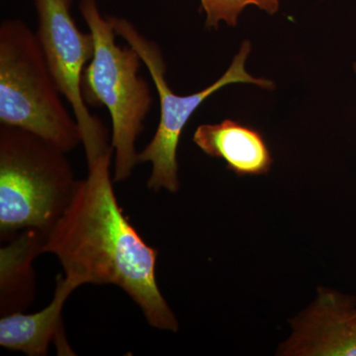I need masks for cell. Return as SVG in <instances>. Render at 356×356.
I'll return each instance as SVG.
<instances>
[{"instance_id": "cell-1", "label": "cell", "mask_w": 356, "mask_h": 356, "mask_svg": "<svg viewBox=\"0 0 356 356\" xmlns=\"http://www.w3.org/2000/svg\"><path fill=\"white\" fill-rule=\"evenodd\" d=\"M112 156L113 149L88 163V177L79 180L70 205L47 235L43 254L55 255L79 286L116 285L151 327L177 332V318L156 281L159 250L145 242L117 201Z\"/></svg>"}, {"instance_id": "cell-2", "label": "cell", "mask_w": 356, "mask_h": 356, "mask_svg": "<svg viewBox=\"0 0 356 356\" xmlns=\"http://www.w3.org/2000/svg\"><path fill=\"white\" fill-rule=\"evenodd\" d=\"M79 180L67 153L31 132L0 126V238L34 229L48 235Z\"/></svg>"}, {"instance_id": "cell-3", "label": "cell", "mask_w": 356, "mask_h": 356, "mask_svg": "<svg viewBox=\"0 0 356 356\" xmlns=\"http://www.w3.org/2000/svg\"><path fill=\"white\" fill-rule=\"evenodd\" d=\"M79 11L95 41V54L84 72L83 95L89 106H105L111 117L114 182H123L139 165L136 142L153 104L151 88L140 76L144 65L132 47H120L113 26L96 0H81Z\"/></svg>"}, {"instance_id": "cell-4", "label": "cell", "mask_w": 356, "mask_h": 356, "mask_svg": "<svg viewBox=\"0 0 356 356\" xmlns=\"http://www.w3.org/2000/svg\"><path fill=\"white\" fill-rule=\"evenodd\" d=\"M0 124L35 134L67 154L83 144L38 35L19 19L0 25Z\"/></svg>"}, {"instance_id": "cell-5", "label": "cell", "mask_w": 356, "mask_h": 356, "mask_svg": "<svg viewBox=\"0 0 356 356\" xmlns=\"http://www.w3.org/2000/svg\"><path fill=\"white\" fill-rule=\"evenodd\" d=\"M117 36L127 42L139 54L156 86L159 102L158 129L151 142L138 154L139 163H149L152 172L147 179V188L154 192L166 191L177 193L179 191L177 147L180 136L194 112L211 95L232 83H250L264 89H274L273 81L257 79L245 70V60L252 51L250 41L243 42L240 51L234 58L229 69L210 86L191 95H177L165 79L166 67L163 51L158 44L140 34L125 18L109 16Z\"/></svg>"}, {"instance_id": "cell-6", "label": "cell", "mask_w": 356, "mask_h": 356, "mask_svg": "<svg viewBox=\"0 0 356 356\" xmlns=\"http://www.w3.org/2000/svg\"><path fill=\"white\" fill-rule=\"evenodd\" d=\"M38 14V38L60 95L69 102L79 128L88 163L111 151V137L84 102L83 79L92 60L91 33L77 27L64 0H34Z\"/></svg>"}, {"instance_id": "cell-7", "label": "cell", "mask_w": 356, "mask_h": 356, "mask_svg": "<svg viewBox=\"0 0 356 356\" xmlns=\"http://www.w3.org/2000/svg\"><path fill=\"white\" fill-rule=\"evenodd\" d=\"M291 336L278 355L356 356V298L320 287L318 297L293 318Z\"/></svg>"}, {"instance_id": "cell-8", "label": "cell", "mask_w": 356, "mask_h": 356, "mask_svg": "<svg viewBox=\"0 0 356 356\" xmlns=\"http://www.w3.org/2000/svg\"><path fill=\"white\" fill-rule=\"evenodd\" d=\"M81 287L72 278L58 274L55 294L50 304L35 314L20 313L0 318V346L28 356H46L50 344L57 346L58 355H74L65 339L63 309L74 290Z\"/></svg>"}, {"instance_id": "cell-9", "label": "cell", "mask_w": 356, "mask_h": 356, "mask_svg": "<svg viewBox=\"0 0 356 356\" xmlns=\"http://www.w3.org/2000/svg\"><path fill=\"white\" fill-rule=\"evenodd\" d=\"M193 142L207 156L224 159L227 168L240 177L266 175L273 165L261 134L229 119L199 126Z\"/></svg>"}, {"instance_id": "cell-10", "label": "cell", "mask_w": 356, "mask_h": 356, "mask_svg": "<svg viewBox=\"0 0 356 356\" xmlns=\"http://www.w3.org/2000/svg\"><path fill=\"white\" fill-rule=\"evenodd\" d=\"M46 235L27 229L0 250V315L20 313L29 308L36 296V274L33 268L43 254Z\"/></svg>"}, {"instance_id": "cell-11", "label": "cell", "mask_w": 356, "mask_h": 356, "mask_svg": "<svg viewBox=\"0 0 356 356\" xmlns=\"http://www.w3.org/2000/svg\"><path fill=\"white\" fill-rule=\"evenodd\" d=\"M201 9L206 13L205 26L218 29L219 23L224 21L236 27L238 15L248 6H255L273 15L280 9V0H200Z\"/></svg>"}, {"instance_id": "cell-12", "label": "cell", "mask_w": 356, "mask_h": 356, "mask_svg": "<svg viewBox=\"0 0 356 356\" xmlns=\"http://www.w3.org/2000/svg\"><path fill=\"white\" fill-rule=\"evenodd\" d=\"M64 1L65 2V3H67L69 4V6H70V0H64Z\"/></svg>"}, {"instance_id": "cell-13", "label": "cell", "mask_w": 356, "mask_h": 356, "mask_svg": "<svg viewBox=\"0 0 356 356\" xmlns=\"http://www.w3.org/2000/svg\"><path fill=\"white\" fill-rule=\"evenodd\" d=\"M353 69H355V74H356V63L355 65H353Z\"/></svg>"}]
</instances>
